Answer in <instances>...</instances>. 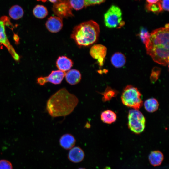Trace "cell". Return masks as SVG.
<instances>
[{"mask_svg":"<svg viewBox=\"0 0 169 169\" xmlns=\"http://www.w3.org/2000/svg\"><path fill=\"white\" fill-rule=\"evenodd\" d=\"M104 21L105 26L109 28H120L125 24L120 9L115 5H112L105 14Z\"/></svg>","mask_w":169,"mask_h":169,"instance_id":"cell-5","label":"cell"},{"mask_svg":"<svg viewBox=\"0 0 169 169\" xmlns=\"http://www.w3.org/2000/svg\"><path fill=\"white\" fill-rule=\"evenodd\" d=\"M65 74V72L59 70H53L47 76L38 77L37 80V83L41 85H44L47 82L59 84L62 81Z\"/></svg>","mask_w":169,"mask_h":169,"instance_id":"cell-9","label":"cell"},{"mask_svg":"<svg viewBox=\"0 0 169 169\" xmlns=\"http://www.w3.org/2000/svg\"><path fill=\"white\" fill-rule=\"evenodd\" d=\"M78 169H85L84 168H79Z\"/></svg>","mask_w":169,"mask_h":169,"instance_id":"cell-34","label":"cell"},{"mask_svg":"<svg viewBox=\"0 0 169 169\" xmlns=\"http://www.w3.org/2000/svg\"><path fill=\"white\" fill-rule=\"evenodd\" d=\"M111 61L112 64L115 67L121 68L125 65L126 61V58L122 53L116 52L112 56Z\"/></svg>","mask_w":169,"mask_h":169,"instance_id":"cell-17","label":"cell"},{"mask_svg":"<svg viewBox=\"0 0 169 169\" xmlns=\"http://www.w3.org/2000/svg\"><path fill=\"white\" fill-rule=\"evenodd\" d=\"M128 118V127L131 131L136 134L143 131L145 128V119L140 111L135 109L130 110Z\"/></svg>","mask_w":169,"mask_h":169,"instance_id":"cell-6","label":"cell"},{"mask_svg":"<svg viewBox=\"0 0 169 169\" xmlns=\"http://www.w3.org/2000/svg\"><path fill=\"white\" fill-rule=\"evenodd\" d=\"M33 13L37 18L43 19L48 15V11L46 8L44 6L37 5L34 8Z\"/></svg>","mask_w":169,"mask_h":169,"instance_id":"cell-21","label":"cell"},{"mask_svg":"<svg viewBox=\"0 0 169 169\" xmlns=\"http://www.w3.org/2000/svg\"><path fill=\"white\" fill-rule=\"evenodd\" d=\"M169 0H160L159 2L162 11H169Z\"/></svg>","mask_w":169,"mask_h":169,"instance_id":"cell-28","label":"cell"},{"mask_svg":"<svg viewBox=\"0 0 169 169\" xmlns=\"http://www.w3.org/2000/svg\"><path fill=\"white\" fill-rule=\"evenodd\" d=\"M138 36L145 46H146L149 43L150 36V33L147 29L141 27L140 29Z\"/></svg>","mask_w":169,"mask_h":169,"instance_id":"cell-22","label":"cell"},{"mask_svg":"<svg viewBox=\"0 0 169 169\" xmlns=\"http://www.w3.org/2000/svg\"><path fill=\"white\" fill-rule=\"evenodd\" d=\"M100 32L98 24L90 20L75 26L70 37L79 47H87L97 42Z\"/></svg>","mask_w":169,"mask_h":169,"instance_id":"cell-3","label":"cell"},{"mask_svg":"<svg viewBox=\"0 0 169 169\" xmlns=\"http://www.w3.org/2000/svg\"><path fill=\"white\" fill-rule=\"evenodd\" d=\"M65 76L66 81L72 85L78 84L81 79L80 73L76 69H70L65 73Z\"/></svg>","mask_w":169,"mask_h":169,"instance_id":"cell-14","label":"cell"},{"mask_svg":"<svg viewBox=\"0 0 169 169\" xmlns=\"http://www.w3.org/2000/svg\"><path fill=\"white\" fill-rule=\"evenodd\" d=\"M69 2L72 8L77 10L85 7V0H69Z\"/></svg>","mask_w":169,"mask_h":169,"instance_id":"cell-24","label":"cell"},{"mask_svg":"<svg viewBox=\"0 0 169 169\" xmlns=\"http://www.w3.org/2000/svg\"><path fill=\"white\" fill-rule=\"evenodd\" d=\"M78 102L75 95L69 92L66 89L62 88L48 99L46 110L52 117L65 116L73 111Z\"/></svg>","mask_w":169,"mask_h":169,"instance_id":"cell-2","label":"cell"},{"mask_svg":"<svg viewBox=\"0 0 169 169\" xmlns=\"http://www.w3.org/2000/svg\"><path fill=\"white\" fill-rule=\"evenodd\" d=\"M105 0H97V4H100L104 2Z\"/></svg>","mask_w":169,"mask_h":169,"instance_id":"cell-31","label":"cell"},{"mask_svg":"<svg viewBox=\"0 0 169 169\" xmlns=\"http://www.w3.org/2000/svg\"><path fill=\"white\" fill-rule=\"evenodd\" d=\"M6 26L13 27V25L8 17L2 16L0 18V43L3 44L7 48L15 60L18 61L20 59L19 56L11 44L5 32Z\"/></svg>","mask_w":169,"mask_h":169,"instance_id":"cell-7","label":"cell"},{"mask_svg":"<svg viewBox=\"0 0 169 169\" xmlns=\"http://www.w3.org/2000/svg\"><path fill=\"white\" fill-rule=\"evenodd\" d=\"M160 71V69L157 67H155L153 69L150 76L151 81L152 83H155L157 80Z\"/></svg>","mask_w":169,"mask_h":169,"instance_id":"cell-26","label":"cell"},{"mask_svg":"<svg viewBox=\"0 0 169 169\" xmlns=\"http://www.w3.org/2000/svg\"><path fill=\"white\" fill-rule=\"evenodd\" d=\"M141 97L142 95L137 88L128 85L124 90L121 100L124 105L138 110L143 105Z\"/></svg>","mask_w":169,"mask_h":169,"instance_id":"cell-4","label":"cell"},{"mask_svg":"<svg viewBox=\"0 0 169 169\" xmlns=\"http://www.w3.org/2000/svg\"><path fill=\"white\" fill-rule=\"evenodd\" d=\"M85 7L97 4V0H85Z\"/></svg>","mask_w":169,"mask_h":169,"instance_id":"cell-29","label":"cell"},{"mask_svg":"<svg viewBox=\"0 0 169 169\" xmlns=\"http://www.w3.org/2000/svg\"><path fill=\"white\" fill-rule=\"evenodd\" d=\"M148 159L150 164L154 166L161 165L164 159L162 153L159 150L152 151L149 155Z\"/></svg>","mask_w":169,"mask_h":169,"instance_id":"cell-16","label":"cell"},{"mask_svg":"<svg viewBox=\"0 0 169 169\" xmlns=\"http://www.w3.org/2000/svg\"><path fill=\"white\" fill-rule=\"evenodd\" d=\"M73 64L72 60L65 56H59L56 62V66L59 70L64 72L69 70Z\"/></svg>","mask_w":169,"mask_h":169,"instance_id":"cell-13","label":"cell"},{"mask_svg":"<svg viewBox=\"0 0 169 169\" xmlns=\"http://www.w3.org/2000/svg\"><path fill=\"white\" fill-rule=\"evenodd\" d=\"M100 118L101 120L103 122L110 124L116 121L117 116L116 114L113 111L107 110L101 113Z\"/></svg>","mask_w":169,"mask_h":169,"instance_id":"cell-18","label":"cell"},{"mask_svg":"<svg viewBox=\"0 0 169 169\" xmlns=\"http://www.w3.org/2000/svg\"><path fill=\"white\" fill-rule=\"evenodd\" d=\"M45 26L49 32L53 33H57L62 28V19L57 16H51L47 20Z\"/></svg>","mask_w":169,"mask_h":169,"instance_id":"cell-11","label":"cell"},{"mask_svg":"<svg viewBox=\"0 0 169 169\" xmlns=\"http://www.w3.org/2000/svg\"><path fill=\"white\" fill-rule=\"evenodd\" d=\"M61 146L66 150H69L74 147L75 145L76 140L74 137L70 134L63 135L59 141Z\"/></svg>","mask_w":169,"mask_h":169,"instance_id":"cell-15","label":"cell"},{"mask_svg":"<svg viewBox=\"0 0 169 169\" xmlns=\"http://www.w3.org/2000/svg\"><path fill=\"white\" fill-rule=\"evenodd\" d=\"M0 169H13L11 163L5 159L0 160Z\"/></svg>","mask_w":169,"mask_h":169,"instance_id":"cell-27","label":"cell"},{"mask_svg":"<svg viewBox=\"0 0 169 169\" xmlns=\"http://www.w3.org/2000/svg\"><path fill=\"white\" fill-rule=\"evenodd\" d=\"M85 154L83 150L79 147H74L70 149L68 154V158L71 162L78 163L84 159Z\"/></svg>","mask_w":169,"mask_h":169,"instance_id":"cell-12","label":"cell"},{"mask_svg":"<svg viewBox=\"0 0 169 169\" xmlns=\"http://www.w3.org/2000/svg\"><path fill=\"white\" fill-rule=\"evenodd\" d=\"M169 24L153 31L146 46V52L155 62L164 66L169 63Z\"/></svg>","mask_w":169,"mask_h":169,"instance_id":"cell-1","label":"cell"},{"mask_svg":"<svg viewBox=\"0 0 169 169\" xmlns=\"http://www.w3.org/2000/svg\"><path fill=\"white\" fill-rule=\"evenodd\" d=\"M146 8L148 10L155 13L162 11L159 1L154 3H148L146 6Z\"/></svg>","mask_w":169,"mask_h":169,"instance_id":"cell-25","label":"cell"},{"mask_svg":"<svg viewBox=\"0 0 169 169\" xmlns=\"http://www.w3.org/2000/svg\"></svg>","mask_w":169,"mask_h":169,"instance_id":"cell-35","label":"cell"},{"mask_svg":"<svg viewBox=\"0 0 169 169\" xmlns=\"http://www.w3.org/2000/svg\"><path fill=\"white\" fill-rule=\"evenodd\" d=\"M160 0H146L147 2L149 4H152L156 3Z\"/></svg>","mask_w":169,"mask_h":169,"instance_id":"cell-30","label":"cell"},{"mask_svg":"<svg viewBox=\"0 0 169 169\" xmlns=\"http://www.w3.org/2000/svg\"><path fill=\"white\" fill-rule=\"evenodd\" d=\"M41 0L43 1H46V0ZM48 0L52 3H54L56 2L57 0Z\"/></svg>","mask_w":169,"mask_h":169,"instance_id":"cell-32","label":"cell"},{"mask_svg":"<svg viewBox=\"0 0 169 169\" xmlns=\"http://www.w3.org/2000/svg\"><path fill=\"white\" fill-rule=\"evenodd\" d=\"M101 94L103 95L102 100L105 102L110 100L112 97L116 96L117 92L111 87L107 86L105 92Z\"/></svg>","mask_w":169,"mask_h":169,"instance_id":"cell-23","label":"cell"},{"mask_svg":"<svg viewBox=\"0 0 169 169\" xmlns=\"http://www.w3.org/2000/svg\"><path fill=\"white\" fill-rule=\"evenodd\" d=\"M159 106L158 101L156 99L151 98L145 101L144 108L149 112H153L157 110Z\"/></svg>","mask_w":169,"mask_h":169,"instance_id":"cell-20","label":"cell"},{"mask_svg":"<svg viewBox=\"0 0 169 169\" xmlns=\"http://www.w3.org/2000/svg\"><path fill=\"white\" fill-rule=\"evenodd\" d=\"M72 9L69 0H57L52 8L54 14L62 19L74 16Z\"/></svg>","mask_w":169,"mask_h":169,"instance_id":"cell-8","label":"cell"},{"mask_svg":"<svg viewBox=\"0 0 169 169\" xmlns=\"http://www.w3.org/2000/svg\"><path fill=\"white\" fill-rule=\"evenodd\" d=\"M9 14L10 17L13 19L18 20L23 17L24 14V11L20 6L14 5L10 9Z\"/></svg>","mask_w":169,"mask_h":169,"instance_id":"cell-19","label":"cell"},{"mask_svg":"<svg viewBox=\"0 0 169 169\" xmlns=\"http://www.w3.org/2000/svg\"><path fill=\"white\" fill-rule=\"evenodd\" d=\"M107 49L106 47L101 44H95L92 46L90 49V54L93 58L97 60L100 66L103 65L107 54Z\"/></svg>","mask_w":169,"mask_h":169,"instance_id":"cell-10","label":"cell"},{"mask_svg":"<svg viewBox=\"0 0 169 169\" xmlns=\"http://www.w3.org/2000/svg\"><path fill=\"white\" fill-rule=\"evenodd\" d=\"M103 169H111V168L110 167L106 166Z\"/></svg>","mask_w":169,"mask_h":169,"instance_id":"cell-33","label":"cell"}]
</instances>
